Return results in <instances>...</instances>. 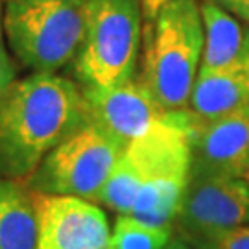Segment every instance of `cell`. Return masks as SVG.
<instances>
[{"instance_id": "6da1fadb", "label": "cell", "mask_w": 249, "mask_h": 249, "mask_svg": "<svg viewBox=\"0 0 249 249\" xmlns=\"http://www.w3.org/2000/svg\"><path fill=\"white\" fill-rule=\"evenodd\" d=\"M89 122L81 87L57 74H30L0 100V178L26 179L46 155Z\"/></svg>"}, {"instance_id": "7a4b0ae2", "label": "cell", "mask_w": 249, "mask_h": 249, "mask_svg": "<svg viewBox=\"0 0 249 249\" xmlns=\"http://www.w3.org/2000/svg\"><path fill=\"white\" fill-rule=\"evenodd\" d=\"M194 131L190 111H170L151 131L125 146L120 160L141 185L129 216L157 227L178 220L192 172Z\"/></svg>"}, {"instance_id": "3957f363", "label": "cell", "mask_w": 249, "mask_h": 249, "mask_svg": "<svg viewBox=\"0 0 249 249\" xmlns=\"http://www.w3.org/2000/svg\"><path fill=\"white\" fill-rule=\"evenodd\" d=\"M203 45L199 0H170L146 24L139 80L166 111H188Z\"/></svg>"}, {"instance_id": "277c9868", "label": "cell", "mask_w": 249, "mask_h": 249, "mask_svg": "<svg viewBox=\"0 0 249 249\" xmlns=\"http://www.w3.org/2000/svg\"><path fill=\"white\" fill-rule=\"evenodd\" d=\"M4 36L32 74H55L74 61L85 28L83 0H4Z\"/></svg>"}, {"instance_id": "5b68a950", "label": "cell", "mask_w": 249, "mask_h": 249, "mask_svg": "<svg viewBox=\"0 0 249 249\" xmlns=\"http://www.w3.org/2000/svg\"><path fill=\"white\" fill-rule=\"evenodd\" d=\"M85 28L74 57L81 87H111L135 78L142 46L141 0H83Z\"/></svg>"}, {"instance_id": "8992f818", "label": "cell", "mask_w": 249, "mask_h": 249, "mask_svg": "<svg viewBox=\"0 0 249 249\" xmlns=\"http://www.w3.org/2000/svg\"><path fill=\"white\" fill-rule=\"evenodd\" d=\"M124 148L89 120L46 155L28 178V187L37 194L81 197L96 203Z\"/></svg>"}, {"instance_id": "52a82bcc", "label": "cell", "mask_w": 249, "mask_h": 249, "mask_svg": "<svg viewBox=\"0 0 249 249\" xmlns=\"http://www.w3.org/2000/svg\"><path fill=\"white\" fill-rule=\"evenodd\" d=\"M178 220L183 231L201 240L216 231L249 225V185L222 174L192 170Z\"/></svg>"}, {"instance_id": "ba28073f", "label": "cell", "mask_w": 249, "mask_h": 249, "mask_svg": "<svg viewBox=\"0 0 249 249\" xmlns=\"http://www.w3.org/2000/svg\"><path fill=\"white\" fill-rule=\"evenodd\" d=\"M81 94L90 122L124 146L151 131L170 113L135 78L111 87H81Z\"/></svg>"}, {"instance_id": "9c48e42d", "label": "cell", "mask_w": 249, "mask_h": 249, "mask_svg": "<svg viewBox=\"0 0 249 249\" xmlns=\"http://www.w3.org/2000/svg\"><path fill=\"white\" fill-rule=\"evenodd\" d=\"M37 249H106L111 240L104 211L81 197L34 192Z\"/></svg>"}, {"instance_id": "30bf717a", "label": "cell", "mask_w": 249, "mask_h": 249, "mask_svg": "<svg viewBox=\"0 0 249 249\" xmlns=\"http://www.w3.org/2000/svg\"><path fill=\"white\" fill-rule=\"evenodd\" d=\"M192 170L222 174L249 185V111L213 122L196 120Z\"/></svg>"}, {"instance_id": "8fae6325", "label": "cell", "mask_w": 249, "mask_h": 249, "mask_svg": "<svg viewBox=\"0 0 249 249\" xmlns=\"http://www.w3.org/2000/svg\"><path fill=\"white\" fill-rule=\"evenodd\" d=\"M188 111L199 122L249 111V48L231 67L197 74Z\"/></svg>"}, {"instance_id": "7c38bea8", "label": "cell", "mask_w": 249, "mask_h": 249, "mask_svg": "<svg viewBox=\"0 0 249 249\" xmlns=\"http://www.w3.org/2000/svg\"><path fill=\"white\" fill-rule=\"evenodd\" d=\"M205 45L199 72L222 71L236 63L249 48V24H242L211 0H199Z\"/></svg>"}, {"instance_id": "4fadbf2b", "label": "cell", "mask_w": 249, "mask_h": 249, "mask_svg": "<svg viewBox=\"0 0 249 249\" xmlns=\"http://www.w3.org/2000/svg\"><path fill=\"white\" fill-rule=\"evenodd\" d=\"M0 249H37L34 192L15 179L0 178Z\"/></svg>"}, {"instance_id": "5bb4252c", "label": "cell", "mask_w": 249, "mask_h": 249, "mask_svg": "<svg viewBox=\"0 0 249 249\" xmlns=\"http://www.w3.org/2000/svg\"><path fill=\"white\" fill-rule=\"evenodd\" d=\"M172 240L170 227L150 225L133 216H118L111 234V249H164Z\"/></svg>"}, {"instance_id": "9a60e30c", "label": "cell", "mask_w": 249, "mask_h": 249, "mask_svg": "<svg viewBox=\"0 0 249 249\" xmlns=\"http://www.w3.org/2000/svg\"><path fill=\"white\" fill-rule=\"evenodd\" d=\"M203 240L213 244L216 249H249V225L216 231Z\"/></svg>"}, {"instance_id": "2e32d148", "label": "cell", "mask_w": 249, "mask_h": 249, "mask_svg": "<svg viewBox=\"0 0 249 249\" xmlns=\"http://www.w3.org/2000/svg\"><path fill=\"white\" fill-rule=\"evenodd\" d=\"M2 13H4V0H0V100L9 90V87L17 81V69L11 59L6 45V36H4V26H2Z\"/></svg>"}, {"instance_id": "e0dca14e", "label": "cell", "mask_w": 249, "mask_h": 249, "mask_svg": "<svg viewBox=\"0 0 249 249\" xmlns=\"http://www.w3.org/2000/svg\"><path fill=\"white\" fill-rule=\"evenodd\" d=\"M211 2L218 4L227 13H231L232 17L249 24V0H211Z\"/></svg>"}, {"instance_id": "ac0fdd59", "label": "cell", "mask_w": 249, "mask_h": 249, "mask_svg": "<svg viewBox=\"0 0 249 249\" xmlns=\"http://www.w3.org/2000/svg\"><path fill=\"white\" fill-rule=\"evenodd\" d=\"M170 0H141V6H142V17L146 20V24H150L153 18L159 15V11Z\"/></svg>"}, {"instance_id": "d6986e66", "label": "cell", "mask_w": 249, "mask_h": 249, "mask_svg": "<svg viewBox=\"0 0 249 249\" xmlns=\"http://www.w3.org/2000/svg\"><path fill=\"white\" fill-rule=\"evenodd\" d=\"M164 249H190V248L187 246V242H183L181 238H172Z\"/></svg>"}, {"instance_id": "ffe728a7", "label": "cell", "mask_w": 249, "mask_h": 249, "mask_svg": "<svg viewBox=\"0 0 249 249\" xmlns=\"http://www.w3.org/2000/svg\"><path fill=\"white\" fill-rule=\"evenodd\" d=\"M199 249H216V248H214L213 244H209V242H205V240H203V244L199 246Z\"/></svg>"}, {"instance_id": "44dd1931", "label": "cell", "mask_w": 249, "mask_h": 249, "mask_svg": "<svg viewBox=\"0 0 249 249\" xmlns=\"http://www.w3.org/2000/svg\"><path fill=\"white\" fill-rule=\"evenodd\" d=\"M106 249H111V248H109V246H107V248H106Z\"/></svg>"}]
</instances>
